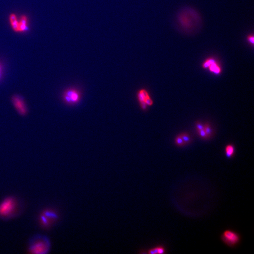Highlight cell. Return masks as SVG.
<instances>
[{
    "label": "cell",
    "mask_w": 254,
    "mask_h": 254,
    "mask_svg": "<svg viewBox=\"0 0 254 254\" xmlns=\"http://www.w3.org/2000/svg\"><path fill=\"white\" fill-rule=\"evenodd\" d=\"M174 24L176 29L183 34L193 36L203 27V20L196 10L185 7L178 11L175 15Z\"/></svg>",
    "instance_id": "cell-1"
},
{
    "label": "cell",
    "mask_w": 254,
    "mask_h": 254,
    "mask_svg": "<svg viewBox=\"0 0 254 254\" xmlns=\"http://www.w3.org/2000/svg\"><path fill=\"white\" fill-rule=\"evenodd\" d=\"M20 204L15 197H7L0 203V218L2 219L14 218L20 213Z\"/></svg>",
    "instance_id": "cell-2"
},
{
    "label": "cell",
    "mask_w": 254,
    "mask_h": 254,
    "mask_svg": "<svg viewBox=\"0 0 254 254\" xmlns=\"http://www.w3.org/2000/svg\"><path fill=\"white\" fill-rule=\"evenodd\" d=\"M50 240L43 235L36 234L31 239L28 245L30 253L35 254H45L51 250Z\"/></svg>",
    "instance_id": "cell-3"
},
{
    "label": "cell",
    "mask_w": 254,
    "mask_h": 254,
    "mask_svg": "<svg viewBox=\"0 0 254 254\" xmlns=\"http://www.w3.org/2000/svg\"><path fill=\"white\" fill-rule=\"evenodd\" d=\"M81 98L82 93L80 89L76 88H67L62 94L63 101L69 106H73L79 103Z\"/></svg>",
    "instance_id": "cell-4"
},
{
    "label": "cell",
    "mask_w": 254,
    "mask_h": 254,
    "mask_svg": "<svg viewBox=\"0 0 254 254\" xmlns=\"http://www.w3.org/2000/svg\"><path fill=\"white\" fill-rule=\"evenodd\" d=\"M221 240L224 243L230 248H234L240 242L241 237L236 231L231 230H226L222 233Z\"/></svg>",
    "instance_id": "cell-5"
},
{
    "label": "cell",
    "mask_w": 254,
    "mask_h": 254,
    "mask_svg": "<svg viewBox=\"0 0 254 254\" xmlns=\"http://www.w3.org/2000/svg\"><path fill=\"white\" fill-rule=\"evenodd\" d=\"M11 101L15 109L21 115L25 116L27 114V107L21 97L17 95H14L12 97Z\"/></svg>",
    "instance_id": "cell-6"
},
{
    "label": "cell",
    "mask_w": 254,
    "mask_h": 254,
    "mask_svg": "<svg viewBox=\"0 0 254 254\" xmlns=\"http://www.w3.org/2000/svg\"><path fill=\"white\" fill-rule=\"evenodd\" d=\"M203 68L208 69L211 72L215 74H219L222 72L221 67L215 58H208L204 62L202 65Z\"/></svg>",
    "instance_id": "cell-7"
},
{
    "label": "cell",
    "mask_w": 254,
    "mask_h": 254,
    "mask_svg": "<svg viewBox=\"0 0 254 254\" xmlns=\"http://www.w3.org/2000/svg\"><path fill=\"white\" fill-rule=\"evenodd\" d=\"M136 96L141 110L143 111H147L148 106L145 103V100L148 97L150 96L148 91L145 88H141L137 91Z\"/></svg>",
    "instance_id": "cell-8"
},
{
    "label": "cell",
    "mask_w": 254,
    "mask_h": 254,
    "mask_svg": "<svg viewBox=\"0 0 254 254\" xmlns=\"http://www.w3.org/2000/svg\"><path fill=\"white\" fill-rule=\"evenodd\" d=\"M27 18L25 16H22L21 17L20 20L18 24V32H23L28 30V27L27 26Z\"/></svg>",
    "instance_id": "cell-9"
},
{
    "label": "cell",
    "mask_w": 254,
    "mask_h": 254,
    "mask_svg": "<svg viewBox=\"0 0 254 254\" xmlns=\"http://www.w3.org/2000/svg\"><path fill=\"white\" fill-rule=\"evenodd\" d=\"M10 21L13 30L16 32H18L19 22L17 20L15 14H11L10 16Z\"/></svg>",
    "instance_id": "cell-10"
},
{
    "label": "cell",
    "mask_w": 254,
    "mask_h": 254,
    "mask_svg": "<svg viewBox=\"0 0 254 254\" xmlns=\"http://www.w3.org/2000/svg\"><path fill=\"white\" fill-rule=\"evenodd\" d=\"M166 249L163 246H157L149 250L148 253L150 254H165Z\"/></svg>",
    "instance_id": "cell-11"
},
{
    "label": "cell",
    "mask_w": 254,
    "mask_h": 254,
    "mask_svg": "<svg viewBox=\"0 0 254 254\" xmlns=\"http://www.w3.org/2000/svg\"><path fill=\"white\" fill-rule=\"evenodd\" d=\"M225 154L228 158L233 157L234 154L235 149L234 146L231 144H228L225 147Z\"/></svg>",
    "instance_id": "cell-12"
},
{
    "label": "cell",
    "mask_w": 254,
    "mask_h": 254,
    "mask_svg": "<svg viewBox=\"0 0 254 254\" xmlns=\"http://www.w3.org/2000/svg\"><path fill=\"white\" fill-rule=\"evenodd\" d=\"M180 136L182 138L183 141H184L185 144H188L191 142V138L187 134L183 133V134H181Z\"/></svg>",
    "instance_id": "cell-13"
},
{
    "label": "cell",
    "mask_w": 254,
    "mask_h": 254,
    "mask_svg": "<svg viewBox=\"0 0 254 254\" xmlns=\"http://www.w3.org/2000/svg\"><path fill=\"white\" fill-rule=\"evenodd\" d=\"M175 143L179 147H182V146L185 145L184 141H183V139H182V138H181L180 135L177 137L175 138Z\"/></svg>",
    "instance_id": "cell-14"
},
{
    "label": "cell",
    "mask_w": 254,
    "mask_h": 254,
    "mask_svg": "<svg viewBox=\"0 0 254 254\" xmlns=\"http://www.w3.org/2000/svg\"><path fill=\"white\" fill-rule=\"evenodd\" d=\"M204 129L205 132H206L208 138L212 135V130L209 124H207L205 125L204 126Z\"/></svg>",
    "instance_id": "cell-15"
},
{
    "label": "cell",
    "mask_w": 254,
    "mask_h": 254,
    "mask_svg": "<svg viewBox=\"0 0 254 254\" xmlns=\"http://www.w3.org/2000/svg\"><path fill=\"white\" fill-rule=\"evenodd\" d=\"M198 132L199 134L200 135V136L201 137V138H208L207 134H206V132H205L204 129H203L198 130Z\"/></svg>",
    "instance_id": "cell-16"
},
{
    "label": "cell",
    "mask_w": 254,
    "mask_h": 254,
    "mask_svg": "<svg viewBox=\"0 0 254 254\" xmlns=\"http://www.w3.org/2000/svg\"><path fill=\"white\" fill-rule=\"evenodd\" d=\"M247 40H248V41H249V43L252 44V45L253 46L254 43V36H253V35H250V36H249L248 37Z\"/></svg>",
    "instance_id": "cell-17"
},
{
    "label": "cell",
    "mask_w": 254,
    "mask_h": 254,
    "mask_svg": "<svg viewBox=\"0 0 254 254\" xmlns=\"http://www.w3.org/2000/svg\"><path fill=\"white\" fill-rule=\"evenodd\" d=\"M196 128H197V131L198 130H200V129H203L204 126L202 124H200V123H197L196 124Z\"/></svg>",
    "instance_id": "cell-18"
},
{
    "label": "cell",
    "mask_w": 254,
    "mask_h": 254,
    "mask_svg": "<svg viewBox=\"0 0 254 254\" xmlns=\"http://www.w3.org/2000/svg\"><path fill=\"white\" fill-rule=\"evenodd\" d=\"M2 76V67L1 64H0V79H1Z\"/></svg>",
    "instance_id": "cell-19"
}]
</instances>
